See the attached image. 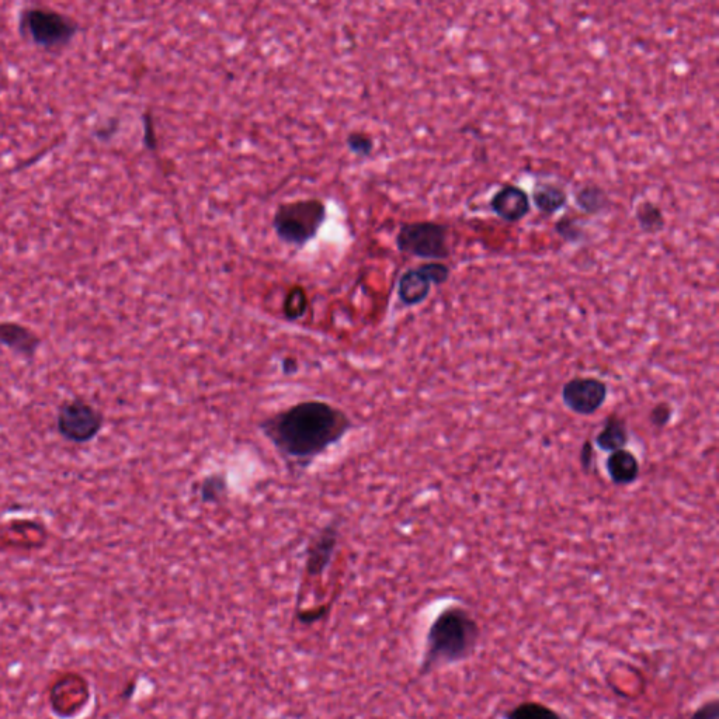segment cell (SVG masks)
Masks as SVG:
<instances>
[{"mask_svg":"<svg viewBox=\"0 0 719 719\" xmlns=\"http://www.w3.org/2000/svg\"><path fill=\"white\" fill-rule=\"evenodd\" d=\"M353 427V420L343 409L316 399L281 409L259 425L288 468L298 474L345 439Z\"/></svg>","mask_w":719,"mask_h":719,"instance_id":"obj_1","label":"cell"},{"mask_svg":"<svg viewBox=\"0 0 719 719\" xmlns=\"http://www.w3.org/2000/svg\"><path fill=\"white\" fill-rule=\"evenodd\" d=\"M481 637V627L470 610L447 606L437 614L427 631L420 675L468 661L477 651Z\"/></svg>","mask_w":719,"mask_h":719,"instance_id":"obj_2","label":"cell"},{"mask_svg":"<svg viewBox=\"0 0 719 719\" xmlns=\"http://www.w3.org/2000/svg\"><path fill=\"white\" fill-rule=\"evenodd\" d=\"M325 218L326 207L321 200H298L279 207L273 227L281 241L302 246L315 238Z\"/></svg>","mask_w":719,"mask_h":719,"instance_id":"obj_3","label":"cell"},{"mask_svg":"<svg viewBox=\"0 0 719 719\" xmlns=\"http://www.w3.org/2000/svg\"><path fill=\"white\" fill-rule=\"evenodd\" d=\"M19 24L23 36L45 50L67 47L78 33V24L71 17L40 6L22 10Z\"/></svg>","mask_w":719,"mask_h":719,"instance_id":"obj_4","label":"cell"},{"mask_svg":"<svg viewBox=\"0 0 719 719\" xmlns=\"http://www.w3.org/2000/svg\"><path fill=\"white\" fill-rule=\"evenodd\" d=\"M55 427L68 443L88 444L102 433L104 415L85 398L75 397L59 405Z\"/></svg>","mask_w":719,"mask_h":719,"instance_id":"obj_5","label":"cell"},{"mask_svg":"<svg viewBox=\"0 0 719 719\" xmlns=\"http://www.w3.org/2000/svg\"><path fill=\"white\" fill-rule=\"evenodd\" d=\"M447 232L446 225L436 222H413L402 225L397 236L398 249L422 259H446Z\"/></svg>","mask_w":719,"mask_h":719,"instance_id":"obj_6","label":"cell"},{"mask_svg":"<svg viewBox=\"0 0 719 719\" xmlns=\"http://www.w3.org/2000/svg\"><path fill=\"white\" fill-rule=\"evenodd\" d=\"M609 395L606 382L593 377H576L562 387V402L569 411L592 416L603 408Z\"/></svg>","mask_w":719,"mask_h":719,"instance_id":"obj_7","label":"cell"},{"mask_svg":"<svg viewBox=\"0 0 719 719\" xmlns=\"http://www.w3.org/2000/svg\"><path fill=\"white\" fill-rule=\"evenodd\" d=\"M340 523H329L316 533L309 541L307 557H305V571L311 578H319L328 571L332 564L333 555L338 548L340 537Z\"/></svg>","mask_w":719,"mask_h":719,"instance_id":"obj_8","label":"cell"},{"mask_svg":"<svg viewBox=\"0 0 719 719\" xmlns=\"http://www.w3.org/2000/svg\"><path fill=\"white\" fill-rule=\"evenodd\" d=\"M43 340L36 331L19 322H0V346L6 347L16 356L33 360Z\"/></svg>","mask_w":719,"mask_h":719,"instance_id":"obj_9","label":"cell"},{"mask_svg":"<svg viewBox=\"0 0 719 719\" xmlns=\"http://www.w3.org/2000/svg\"><path fill=\"white\" fill-rule=\"evenodd\" d=\"M491 210L507 222L523 220L530 213L529 194L520 187H502L491 199Z\"/></svg>","mask_w":719,"mask_h":719,"instance_id":"obj_10","label":"cell"},{"mask_svg":"<svg viewBox=\"0 0 719 719\" xmlns=\"http://www.w3.org/2000/svg\"><path fill=\"white\" fill-rule=\"evenodd\" d=\"M606 471L610 481L617 486L635 484L641 474V467L637 455L630 450H618L609 455L606 461Z\"/></svg>","mask_w":719,"mask_h":719,"instance_id":"obj_11","label":"cell"},{"mask_svg":"<svg viewBox=\"0 0 719 719\" xmlns=\"http://www.w3.org/2000/svg\"><path fill=\"white\" fill-rule=\"evenodd\" d=\"M432 283L420 269L408 270L402 274L398 284V297L406 307L422 304L429 297Z\"/></svg>","mask_w":719,"mask_h":719,"instance_id":"obj_12","label":"cell"},{"mask_svg":"<svg viewBox=\"0 0 719 719\" xmlns=\"http://www.w3.org/2000/svg\"><path fill=\"white\" fill-rule=\"evenodd\" d=\"M628 429L624 419L620 416L611 415L604 422L603 429L597 434L595 443L600 450L606 453H614V451L623 450L628 444Z\"/></svg>","mask_w":719,"mask_h":719,"instance_id":"obj_13","label":"cell"},{"mask_svg":"<svg viewBox=\"0 0 719 719\" xmlns=\"http://www.w3.org/2000/svg\"><path fill=\"white\" fill-rule=\"evenodd\" d=\"M534 206L544 214H555L568 203V194L552 183H538L533 190Z\"/></svg>","mask_w":719,"mask_h":719,"instance_id":"obj_14","label":"cell"},{"mask_svg":"<svg viewBox=\"0 0 719 719\" xmlns=\"http://www.w3.org/2000/svg\"><path fill=\"white\" fill-rule=\"evenodd\" d=\"M503 719H569L564 714L538 701H524L503 714Z\"/></svg>","mask_w":719,"mask_h":719,"instance_id":"obj_15","label":"cell"},{"mask_svg":"<svg viewBox=\"0 0 719 719\" xmlns=\"http://www.w3.org/2000/svg\"><path fill=\"white\" fill-rule=\"evenodd\" d=\"M229 484L225 474L215 472V474L207 475L199 485L200 500L206 505H217L225 496L228 495Z\"/></svg>","mask_w":719,"mask_h":719,"instance_id":"obj_16","label":"cell"},{"mask_svg":"<svg viewBox=\"0 0 719 719\" xmlns=\"http://www.w3.org/2000/svg\"><path fill=\"white\" fill-rule=\"evenodd\" d=\"M575 201L576 206H578L583 213L590 215L602 213L604 208L607 207V203H609L606 191L600 189L599 186H595V184H587V186L582 187V189L576 193Z\"/></svg>","mask_w":719,"mask_h":719,"instance_id":"obj_17","label":"cell"},{"mask_svg":"<svg viewBox=\"0 0 719 719\" xmlns=\"http://www.w3.org/2000/svg\"><path fill=\"white\" fill-rule=\"evenodd\" d=\"M635 218H637L639 227L646 234H656L665 227V218H663L661 208L651 203V201L638 204Z\"/></svg>","mask_w":719,"mask_h":719,"instance_id":"obj_18","label":"cell"},{"mask_svg":"<svg viewBox=\"0 0 719 719\" xmlns=\"http://www.w3.org/2000/svg\"><path fill=\"white\" fill-rule=\"evenodd\" d=\"M308 298L305 291L301 287H295L290 293L287 294L286 301H284V315L286 318L294 319L301 318L307 312Z\"/></svg>","mask_w":719,"mask_h":719,"instance_id":"obj_19","label":"cell"},{"mask_svg":"<svg viewBox=\"0 0 719 719\" xmlns=\"http://www.w3.org/2000/svg\"><path fill=\"white\" fill-rule=\"evenodd\" d=\"M419 269L425 273L430 283L436 284V286L446 283L448 277H450V269H448L446 265H443V263H427V265L420 266Z\"/></svg>","mask_w":719,"mask_h":719,"instance_id":"obj_20","label":"cell"},{"mask_svg":"<svg viewBox=\"0 0 719 719\" xmlns=\"http://www.w3.org/2000/svg\"><path fill=\"white\" fill-rule=\"evenodd\" d=\"M347 145H349L350 151L356 155L367 156L371 154L374 149V142L366 134L354 133L347 137Z\"/></svg>","mask_w":719,"mask_h":719,"instance_id":"obj_21","label":"cell"},{"mask_svg":"<svg viewBox=\"0 0 719 719\" xmlns=\"http://www.w3.org/2000/svg\"><path fill=\"white\" fill-rule=\"evenodd\" d=\"M555 229H557L558 234L561 235V238H564L565 241L578 242L580 239H583L582 229H580L576 221L571 220V218H561V220L557 222V225H555Z\"/></svg>","mask_w":719,"mask_h":719,"instance_id":"obj_22","label":"cell"},{"mask_svg":"<svg viewBox=\"0 0 719 719\" xmlns=\"http://www.w3.org/2000/svg\"><path fill=\"white\" fill-rule=\"evenodd\" d=\"M672 418V406L665 404V402L656 405L655 408L652 409L651 413H649V420H651L652 425L659 427V429H663V427L668 426Z\"/></svg>","mask_w":719,"mask_h":719,"instance_id":"obj_23","label":"cell"},{"mask_svg":"<svg viewBox=\"0 0 719 719\" xmlns=\"http://www.w3.org/2000/svg\"><path fill=\"white\" fill-rule=\"evenodd\" d=\"M689 719H719V704L717 698L701 704L697 710L693 711Z\"/></svg>","mask_w":719,"mask_h":719,"instance_id":"obj_24","label":"cell"},{"mask_svg":"<svg viewBox=\"0 0 719 719\" xmlns=\"http://www.w3.org/2000/svg\"><path fill=\"white\" fill-rule=\"evenodd\" d=\"M580 464L583 470L589 471L593 464V446L590 441L583 443L582 451H580Z\"/></svg>","mask_w":719,"mask_h":719,"instance_id":"obj_25","label":"cell"},{"mask_svg":"<svg viewBox=\"0 0 719 719\" xmlns=\"http://www.w3.org/2000/svg\"><path fill=\"white\" fill-rule=\"evenodd\" d=\"M281 364H283V366H281V368H283L284 374L293 375V374L297 373L298 364H297V361H295V359H293V357H287V359H284L283 363H281Z\"/></svg>","mask_w":719,"mask_h":719,"instance_id":"obj_26","label":"cell"}]
</instances>
